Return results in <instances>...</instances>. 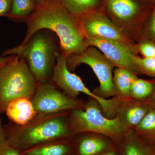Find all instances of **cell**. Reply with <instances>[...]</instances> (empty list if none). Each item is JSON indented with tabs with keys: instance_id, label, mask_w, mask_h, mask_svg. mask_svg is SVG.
<instances>
[{
	"instance_id": "18",
	"label": "cell",
	"mask_w": 155,
	"mask_h": 155,
	"mask_svg": "<svg viewBox=\"0 0 155 155\" xmlns=\"http://www.w3.org/2000/svg\"><path fill=\"white\" fill-rule=\"evenodd\" d=\"M36 8L34 0H12L11 10L7 17L16 20L26 19Z\"/></svg>"
},
{
	"instance_id": "3",
	"label": "cell",
	"mask_w": 155,
	"mask_h": 155,
	"mask_svg": "<svg viewBox=\"0 0 155 155\" xmlns=\"http://www.w3.org/2000/svg\"><path fill=\"white\" fill-rule=\"evenodd\" d=\"M60 45L47 29L38 30L24 43L6 50L2 56H16L23 60L38 84L51 81L61 52Z\"/></svg>"
},
{
	"instance_id": "24",
	"label": "cell",
	"mask_w": 155,
	"mask_h": 155,
	"mask_svg": "<svg viewBox=\"0 0 155 155\" xmlns=\"http://www.w3.org/2000/svg\"><path fill=\"white\" fill-rule=\"evenodd\" d=\"M137 50L143 58H155V42L149 39L140 38L136 42Z\"/></svg>"
},
{
	"instance_id": "5",
	"label": "cell",
	"mask_w": 155,
	"mask_h": 155,
	"mask_svg": "<svg viewBox=\"0 0 155 155\" xmlns=\"http://www.w3.org/2000/svg\"><path fill=\"white\" fill-rule=\"evenodd\" d=\"M153 5L141 0H104L101 12L137 42Z\"/></svg>"
},
{
	"instance_id": "15",
	"label": "cell",
	"mask_w": 155,
	"mask_h": 155,
	"mask_svg": "<svg viewBox=\"0 0 155 155\" xmlns=\"http://www.w3.org/2000/svg\"><path fill=\"white\" fill-rule=\"evenodd\" d=\"M147 102L137 101L125 111L124 119H121L125 129L128 127H136L141 122L149 110Z\"/></svg>"
},
{
	"instance_id": "13",
	"label": "cell",
	"mask_w": 155,
	"mask_h": 155,
	"mask_svg": "<svg viewBox=\"0 0 155 155\" xmlns=\"http://www.w3.org/2000/svg\"><path fill=\"white\" fill-rule=\"evenodd\" d=\"M67 10L79 18L89 13L101 12L104 0H61Z\"/></svg>"
},
{
	"instance_id": "30",
	"label": "cell",
	"mask_w": 155,
	"mask_h": 155,
	"mask_svg": "<svg viewBox=\"0 0 155 155\" xmlns=\"http://www.w3.org/2000/svg\"><path fill=\"white\" fill-rule=\"evenodd\" d=\"M34 1L37 7L40 5H42L44 3L47 2H49V1H51V0H34Z\"/></svg>"
},
{
	"instance_id": "11",
	"label": "cell",
	"mask_w": 155,
	"mask_h": 155,
	"mask_svg": "<svg viewBox=\"0 0 155 155\" xmlns=\"http://www.w3.org/2000/svg\"><path fill=\"white\" fill-rule=\"evenodd\" d=\"M88 46L96 48L107 57L115 67L128 70L135 75H141L134 61V54L119 42L99 38H87Z\"/></svg>"
},
{
	"instance_id": "20",
	"label": "cell",
	"mask_w": 155,
	"mask_h": 155,
	"mask_svg": "<svg viewBox=\"0 0 155 155\" xmlns=\"http://www.w3.org/2000/svg\"><path fill=\"white\" fill-rule=\"evenodd\" d=\"M155 151V146L138 137L125 147V155H153Z\"/></svg>"
},
{
	"instance_id": "31",
	"label": "cell",
	"mask_w": 155,
	"mask_h": 155,
	"mask_svg": "<svg viewBox=\"0 0 155 155\" xmlns=\"http://www.w3.org/2000/svg\"><path fill=\"white\" fill-rule=\"evenodd\" d=\"M144 2L148 3V4L154 5L155 3V0H141Z\"/></svg>"
},
{
	"instance_id": "16",
	"label": "cell",
	"mask_w": 155,
	"mask_h": 155,
	"mask_svg": "<svg viewBox=\"0 0 155 155\" xmlns=\"http://www.w3.org/2000/svg\"><path fill=\"white\" fill-rule=\"evenodd\" d=\"M139 137L150 144L155 146V109L150 108L146 115L136 127Z\"/></svg>"
},
{
	"instance_id": "29",
	"label": "cell",
	"mask_w": 155,
	"mask_h": 155,
	"mask_svg": "<svg viewBox=\"0 0 155 155\" xmlns=\"http://www.w3.org/2000/svg\"><path fill=\"white\" fill-rule=\"evenodd\" d=\"M13 56H9L6 57H0V67L5 64L7 62L11 60Z\"/></svg>"
},
{
	"instance_id": "25",
	"label": "cell",
	"mask_w": 155,
	"mask_h": 155,
	"mask_svg": "<svg viewBox=\"0 0 155 155\" xmlns=\"http://www.w3.org/2000/svg\"><path fill=\"white\" fill-rule=\"evenodd\" d=\"M12 5V0H0V17L8 16Z\"/></svg>"
},
{
	"instance_id": "27",
	"label": "cell",
	"mask_w": 155,
	"mask_h": 155,
	"mask_svg": "<svg viewBox=\"0 0 155 155\" xmlns=\"http://www.w3.org/2000/svg\"><path fill=\"white\" fill-rule=\"evenodd\" d=\"M0 155H22V154L18 150L8 143L0 150Z\"/></svg>"
},
{
	"instance_id": "9",
	"label": "cell",
	"mask_w": 155,
	"mask_h": 155,
	"mask_svg": "<svg viewBox=\"0 0 155 155\" xmlns=\"http://www.w3.org/2000/svg\"><path fill=\"white\" fill-rule=\"evenodd\" d=\"M87 38H99L119 42L138 56L136 42L124 29L101 12H95L79 17Z\"/></svg>"
},
{
	"instance_id": "14",
	"label": "cell",
	"mask_w": 155,
	"mask_h": 155,
	"mask_svg": "<svg viewBox=\"0 0 155 155\" xmlns=\"http://www.w3.org/2000/svg\"><path fill=\"white\" fill-rule=\"evenodd\" d=\"M137 76L126 69L119 68L115 69L113 76V84L116 95L123 97L130 96L132 82Z\"/></svg>"
},
{
	"instance_id": "7",
	"label": "cell",
	"mask_w": 155,
	"mask_h": 155,
	"mask_svg": "<svg viewBox=\"0 0 155 155\" xmlns=\"http://www.w3.org/2000/svg\"><path fill=\"white\" fill-rule=\"evenodd\" d=\"M51 81L72 98L75 99L82 93L94 99L108 117H113L117 113L119 107L117 100L106 99L90 91L80 77L69 71L67 67L66 58L61 52L57 58Z\"/></svg>"
},
{
	"instance_id": "28",
	"label": "cell",
	"mask_w": 155,
	"mask_h": 155,
	"mask_svg": "<svg viewBox=\"0 0 155 155\" xmlns=\"http://www.w3.org/2000/svg\"><path fill=\"white\" fill-rule=\"evenodd\" d=\"M147 102L150 108L155 109V90L153 95Z\"/></svg>"
},
{
	"instance_id": "23",
	"label": "cell",
	"mask_w": 155,
	"mask_h": 155,
	"mask_svg": "<svg viewBox=\"0 0 155 155\" xmlns=\"http://www.w3.org/2000/svg\"><path fill=\"white\" fill-rule=\"evenodd\" d=\"M142 38L149 39L155 42V3L152 11L142 28L139 39Z\"/></svg>"
},
{
	"instance_id": "10",
	"label": "cell",
	"mask_w": 155,
	"mask_h": 155,
	"mask_svg": "<svg viewBox=\"0 0 155 155\" xmlns=\"http://www.w3.org/2000/svg\"><path fill=\"white\" fill-rule=\"evenodd\" d=\"M30 101L37 114L82 109V104L79 101L60 91L52 81L39 84Z\"/></svg>"
},
{
	"instance_id": "12",
	"label": "cell",
	"mask_w": 155,
	"mask_h": 155,
	"mask_svg": "<svg viewBox=\"0 0 155 155\" xmlns=\"http://www.w3.org/2000/svg\"><path fill=\"white\" fill-rule=\"evenodd\" d=\"M5 113L11 122L19 125L28 124L37 114L30 100L24 97L12 101L7 107Z\"/></svg>"
},
{
	"instance_id": "17",
	"label": "cell",
	"mask_w": 155,
	"mask_h": 155,
	"mask_svg": "<svg viewBox=\"0 0 155 155\" xmlns=\"http://www.w3.org/2000/svg\"><path fill=\"white\" fill-rule=\"evenodd\" d=\"M155 90V80L151 81L139 78L134 80L130 90V96L137 101L147 102Z\"/></svg>"
},
{
	"instance_id": "21",
	"label": "cell",
	"mask_w": 155,
	"mask_h": 155,
	"mask_svg": "<svg viewBox=\"0 0 155 155\" xmlns=\"http://www.w3.org/2000/svg\"><path fill=\"white\" fill-rule=\"evenodd\" d=\"M106 143L101 140L95 137H85L81 141L78 147L80 155H94L102 151Z\"/></svg>"
},
{
	"instance_id": "2",
	"label": "cell",
	"mask_w": 155,
	"mask_h": 155,
	"mask_svg": "<svg viewBox=\"0 0 155 155\" xmlns=\"http://www.w3.org/2000/svg\"><path fill=\"white\" fill-rule=\"evenodd\" d=\"M69 111L36 114L24 125L13 122L5 125L8 143L19 151L69 136L72 134L69 125Z\"/></svg>"
},
{
	"instance_id": "4",
	"label": "cell",
	"mask_w": 155,
	"mask_h": 155,
	"mask_svg": "<svg viewBox=\"0 0 155 155\" xmlns=\"http://www.w3.org/2000/svg\"><path fill=\"white\" fill-rule=\"evenodd\" d=\"M38 84L25 61L13 56L0 67V113L5 112L14 100L31 99Z\"/></svg>"
},
{
	"instance_id": "26",
	"label": "cell",
	"mask_w": 155,
	"mask_h": 155,
	"mask_svg": "<svg viewBox=\"0 0 155 155\" xmlns=\"http://www.w3.org/2000/svg\"><path fill=\"white\" fill-rule=\"evenodd\" d=\"M1 115L0 113V150L8 143L5 125H3Z\"/></svg>"
},
{
	"instance_id": "33",
	"label": "cell",
	"mask_w": 155,
	"mask_h": 155,
	"mask_svg": "<svg viewBox=\"0 0 155 155\" xmlns=\"http://www.w3.org/2000/svg\"><path fill=\"white\" fill-rule=\"evenodd\" d=\"M153 155H155V151H154V152L153 154Z\"/></svg>"
},
{
	"instance_id": "8",
	"label": "cell",
	"mask_w": 155,
	"mask_h": 155,
	"mask_svg": "<svg viewBox=\"0 0 155 155\" xmlns=\"http://www.w3.org/2000/svg\"><path fill=\"white\" fill-rule=\"evenodd\" d=\"M66 59L67 68L70 71H74L82 64H86L91 68L99 81L97 91L101 97L116 95L113 75V69L115 67L96 48L89 46L82 53L71 55Z\"/></svg>"
},
{
	"instance_id": "22",
	"label": "cell",
	"mask_w": 155,
	"mask_h": 155,
	"mask_svg": "<svg viewBox=\"0 0 155 155\" xmlns=\"http://www.w3.org/2000/svg\"><path fill=\"white\" fill-rule=\"evenodd\" d=\"M134 59L141 74L153 77L155 80V58H143L138 55L134 56Z\"/></svg>"
},
{
	"instance_id": "1",
	"label": "cell",
	"mask_w": 155,
	"mask_h": 155,
	"mask_svg": "<svg viewBox=\"0 0 155 155\" xmlns=\"http://www.w3.org/2000/svg\"><path fill=\"white\" fill-rule=\"evenodd\" d=\"M27 29L22 43L38 30L54 32L65 58L79 54L88 47L87 38L80 19L72 14L61 0H51L38 6L26 19Z\"/></svg>"
},
{
	"instance_id": "6",
	"label": "cell",
	"mask_w": 155,
	"mask_h": 155,
	"mask_svg": "<svg viewBox=\"0 0 155 155\" xmlns=\"http://www.w3.org/2000/svg\"><path fill=\"white\" fill-rule=\"evenodd\" d=\"M71 111L69 125L72 134L92 132L114 137L122 134L125 129L119 116L112 119L105 117L94 101L87 103L84 109Z\"/></svg>"
},
{
	"instance_id": "32",
	"label": "cell",
	"mask_w": 155,
	"mask_h": 155,
	"mask_svg": "<svg viewBox=\"0 0 155 155\" xmlns=\"http://www.w3.org/2000/svg\"><path fill=\"white\" fill-rule=\"evenodd\" d=\"M102 155H116L114 153H107L104 154Z\"/></svg>"
},
{
	"instance_id": "19",
	"label": "cell",
	"mask_w": 155,
	"mask_h": 155,
	"mask_svg": "<svg viewBox=\"0 0 155 155\" xmlns=\"http://www.w3.org/2000/svg\"><path fill=\"white\" fill-rule=\"evenodd\" d=\"M69 148L63 143H51L35 147L21 153L22 155H66Z\"/></svg>"
}]
</instances>
